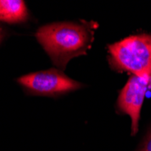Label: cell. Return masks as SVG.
Wrapping results in <instances>:
<instances>
[{"label": "cell", "mask_w": 151, "mask_h": 151, "mask_svg": "<svg viewBox=\"0 0 151 151\" xmlns=\"http://www.w3.org/2000/svg\"><path fill=\"white\" fill-rule=\"evenodd\" d=\"M35 36L53 63L63 70L70 60L86 54L93 32L87 24L55 23L40 27Z\"/></svg>", "instance_id": "obj_1"}, {"label": "cell", "mask_w": 151, "mask_h": 151, "mask_svg": "<svg viewBox=\"0 0 151 151\" xmlns=\"http://www.w3.org/2000/svg\"><path fill=\"white\" fill-rule=\"evenodd\" d=\"M109 64L116 71L151 81V35H130L108 47Z\"/></svg>", "instance_id": "obj_2"}, {"label": "cell", "mask_w": 151, "mask_h": 151, "mask_svg": "<svg viewBox=\"0 0 151 151\" xmlns=\"http://www.w3.org/2000/svg\"><path fill=\"white\" fill-rule=\"evenodd\" d=\"M18 83L27 91L35 95L55 97L81 87L78 81L66 76L58 69L25 74L17 80Z\"/></svg>", "instance_id": "obj_3"}, {"label": "cell", "mask_w": 151, "mask_h": 151, "mask_svg": "<svg viewBox=\"0 0 151 151\" xmlns=\"http://www.w3.org/2000/svg\"><path fill=\"white\" fill-rule=\"evenodd\" d=\"M150 84L151 81L148 78L131 75L119 95L117 106L122 113L129 115L131 119L132 135L139 130L141 108Z\"/></svg>", "instance_id": "obj_4"}, {"label": "cell", "mask_w": 151, "mask_h": 151, "mask_svg": "<svg viewBox=\"0 0 151 151\" xmlns=\"http://www.w3.org/2000/svg\"><path fill=\"white\" fill-rule=\"evenodd\" d=\"M28 17L27 7L22 0H0V21L21 23Z\"/></svg>", "instance_id": "obj_5"}, {"label": "cell", "mask_w": 151, "mask_h": 151, "mask_svg": "<svg viewBox=\"0 0 151 151\" xmlns=\"http://www.w3.org/2000/svg\"><path fill=\"white\" fill-rule=\"evenodd\" d=\"M140 151H151V130L147 135Z\"/></svg>", "instance_id": "obj_6"}, {"label": "cell", "mask_w": 151, "mask_h": 151, "mask_svg": "<svg viewBox=\"0 0 151 151\" xmlns=\"http://www.w3.org/2000/svg\"><path fill=\"white\" fill-rule=\"evenodd\" d=\"M2 38H3V33H2V31H1V30H0V42H1Z\"/></svg>", "instance_id": "obj_7"}]
</instances>
